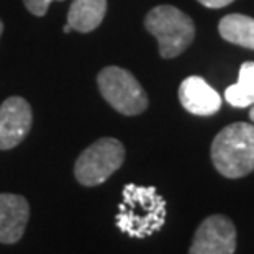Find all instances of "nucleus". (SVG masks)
<instances>
[{
	"label": "nucleus",
	"mask_w": 254,
	"mask_h": 254,
	"mask_svg": "<svg viewBox=\"0 0 254 254\" xmlns=\"http://www.w3.org/2000/svg\"><path fill=\"white\" fill-rule=\"evenodd\" d=\"M166 215V200L159 195L156 187L127 184L123 187V198L115 223L122 233L143 240L163 228Z\"/></svg>",
	"instance_id": "f257e3e1"
},
{
	"label": "nucleus",
	"mask_w": 254,
	"mask_h": 254,
	"mask_svg": "<svg viewBox=\"0 0 254 254\" xmlns=\"http://www.w3.org/2000/svg\"><path fill=\"white\" fill-rule=\"evenodd\" d=\"M210 156L215 169L226 179H240L254 171V127L233 123L215 136Z\"/></svg>",
	"instance_id": "f03ea898"
},
{
	"label": "nucleus",
	"mask_w": 254,
	"mask_h": 254,
	"mask_svg": "<svg viewBox=\"0 0 254 254\" xmlns=\"http://www.w3.org/2000/svg\"><path fill=\"white\" fill-rule=\"evenodd\" d=\"M144 28L159 43V55L172 59L182 55L195 38L192 18L172 5L154 7L144 18Z\"/></svg>",
	"instance_id": "7ed1b4c3"
},
{
	"label": "nucleus",
	"mask_w": 254,
	"mask_h": 254,
	"mask_svg": "<svg viewBox=\"0 0 254 254\" xmlns=\"http://www.w3.org/2000/svg\"><path fill=\"white\" fill-rule=\"evenodd\" d=\"M125 146L115 138H100L85 148L74 164V176L80 186L95 187L104 184L122 167Z\"/></svg>",
	"instance_id": "20e7f679"
},
{
	"label": "nucleus",
	"mask_w": 254,
	"mask_h": 254,
	"mask_svg": "<svg viewBox=\"0 0 254 254\" xmlns=\"http://www.w3.org/2000/svg\"><path fill=\"white\" fill-rule=\"evenodd\" d=\"M97 84L102 97L122 115H139L148 109V95L138 79L127 69L104 67L97 75Z\"/></svg>",
	"instance_id": "39448f33"
},
{
	"label": "nucleus",
	"mask_w": 254,
	"mask_h": 254,
	"mask_svg": "<svg viewBox=\"0 0 254 254\" xmlns=\"http://www.w3.org/2000/svg\"><path fill=\"white\" fill-rule=\"evenodd\" d=\"M235 223L225 215H212L198 225L189 254H235Z\"/></svg>",
	"instance_id": "423d86ee"
},
{
	"label": "nucleus",
	"mask_w": 254,
	"mask_h": 254,
	"mask_svg": "<svg viewBox=\"0 0 254 254\" xmlns=\"http://www.w3.org/2000/svg\"><path fill=\"white\" fill-rule=\"evenodd\" d=\"M33 112L21 97H8L0 105V149H12L28 136Z\"/></svg>",
	"instance_id": "0eeeda50"
},
{
	"label": "nucleus",
	"mask_w": 254,
	"mask_h": 254,
	"mask_svg": "<svg viewBox=\"0 0 254 254\" xmlns=\"http://www.w3.org/2000/svg\"><path fill=\"white\" fill-rule=\"evenodd\" d=\"M179 100L189 113L198 117L215 115L221 109L220 94L200 75H190L182 80Z\"/></svg>",
	"instance_id": "6e6552de"
},
{
	"label": "nucleus",
	"mask_w": 254,
	"mask_h": 254,
	"mask_svg": "<svg viewBox=\"0 0 254 254\" xmlns=\"http://www.w3.org/2000/svg\"><path fill=\"white\" fill-rule=\"evenodd\" d=\"M28 218V200L17 193H0V243H18L25 233Z\"/></svg>",
	"instance_id": "1a4fd4ad"
},
{
	"label": "nucleus",
	"mask_w": 254,
	"mask_h": 254,
	"mask_svg": "<svg viewBox=\"0 0 254 254\" xmlns=\"http://www.w3.org/2000/svg\"><path fill=\"white\" fill-rule=\"evenodd\" d=\"M107 13V0H74L67 12V23L79 33L99 28Z\"/></svg>",
	"instance_id": "9d476101"
},
{
	"label": "nucleus",
	"mask_w": 254,
	"mask_h": 254,
	"mask_svg": "<svg viewBox=\"0 0 254 254\" xmlns=\"http://www.w3.org/2000/svg\"><path fill=\"white\" fill-rule=\"evenodd\" d=\"M218 31L225 41L254 51V18L241 13L226 15L220 20Z\"/></svg>",
	"instance_id": "9b49d317"
},
{
	"label": "nucleus",
	"mask_w": 254,
	"mask_h": 254,
	"mask_svg": "<svg viewBox=\"0 0 254 254\" xmlns=\"http://www.w3.org/2000/svg\"><path fill=\"white\" fill-rule=\"evenodd\" d=\"M225 99L230 105L238 109H246L254 104V63H243L240 75L235 85H230L225 90Z\"/></svg>",
	"instance_id": "f8f14e48"
},
{
	"label": "nucleus",
	"mask_w": 254,
	"mask_h": 254,
	"mask_svg": "<svg viewBox=\"0 0 254 254\" xmlns=\"http://www.w3.org/2000/svg\"><path fill=\"white\" fill-rule=\"evenodd\" d=\"M51 2H63V0H23L25 7L35 17H45Z\"/></svg>",
	"instance_id": "ddd939ff"
},
{
	"label": "nucleus",
	"mask_w": 254,
	"mask_h": 254,
	"mask_svg": "<svg viewBox=\"0 0 254 254\" xmlns=\"http://www.w3.org/2000/svg\"><path fill=\"white\" fill-rule=\"evenodd\" d=\"M198 2L207 8H221L230 5L231 2H235V0H198Z\"/></svg>",
	"instance_id": "4468645a"
},
{
	"label": "nucleus",
	"mask_w": 254,
	"mask_h": 254,
	"mask_svg": "<svg viewBox=\"0 0 254 254\" xmlns=\"http://www.w3.org/2000/svg\"><path fill=\"white\" fill-rule=\"evenodd\" d=\"M63 31H64V33H71V31H72V28H71V25H64V28H63Z\"/></svg>",
	"instance_id": "2eb2a0df"
},
{
	"label": "nucleus",
	"mask_w": 254,
	"mask_h": 254,
	"mask_svg": "<svg viewBox=\"0 0 254 254\" xmlns=\"http://www.w3.org/2000/svg\"><path fill=\"white\" fill-rule=\"evenodd\" d=\"M250 118H251V122H254V104L251 105V112H250Z\"/></svg>",
	"instance_id": "dca6fc26"
},
{
	"label": "nucleus",
	"mask_w": 254,
	"mask_h": 254,
	"mask_svg": "<svg viewBox=\"0 0 254 254\" xmlns=\"http://www.w3.org/2000/svg\"><path fill=\"white\" fill-rule=\"evenodd\" d=\"M2 31H3V23H2V20H0V36H2Z\"/></svg>",
	"instance_id": "f3484780"
}]
</instances>
